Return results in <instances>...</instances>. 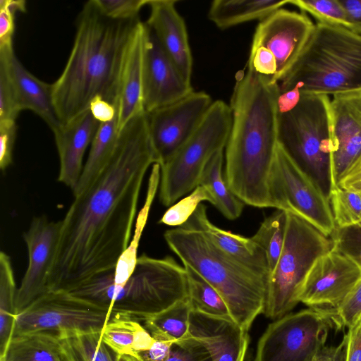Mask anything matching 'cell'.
I'll return each mask as SVG.
<instances>
[{
  "instance_id": "22",
  "label": "cell",
  "mask_w": 361,
  "mask_h": 361,
  "mask_svg": "<svg viewBox=\"0 0 361 361\" xmlns=\"http://www.w3.org/2000/svg\"><path fill=\"white\" fill-rule=\"evenodd\" d=\"M181 228L202 233L226 255L257 274L268 279L269 271L264 250L252 239L224 231L208 219L207 208L199 204Z\"/></svg>"
},
{
  "instance_id": "24",
  "label": "cell",
  "mask_w": 361,
  "mask_h": 361,
  "mask_svg": "<svg viewBox=\"0 0 361 361\" xmlns=\"http://www.w3.org/2000/svg\"><path fill=\"white\" fill-rule=\"evenodd\" d=\"M146 25L140 20L129 41L120 78L117 123L120 131L137 114L145 111L142 104V59Z\"/></svg>"
},
{
  "instance_id": "21",
  "label": "cell",
  "mask_w": 361,
  "mask_h": 361,
  "mask_svg": "<svg viewBox=\"0 0 361 361\" xmlns=\"http://www.w3.org/2000/svg\"><path fill=\"white\" fill-rule=\"evenodd\" d=\"M0 67L11 81L20 111H33L54 130L61 123L54 106L51 85L30 73L16 56L13 47L0 48Z\"/></svg>"
},
{
  "instance_id": "36",
  "label": "cell",
  "mask_w": 361,
  "mask_h": 361,
  "mask_svg": "<svg viewBox=\"0 0 361 361\" xmlns=\"http://www.w3.org/2000/svg\"><path fill=\"white\" fill-rule=\"evenodd\" d=\"M288 4L310 14L317 23L350 30L346 13L340 0H289Z\"/></svg>"
},
{
  "instance_id": "8",
  "label": "cell",
  "mask_w": 361,
  "mask_h": 361,
  "mask_svg": "<svg viewBox=\"0 0 361 361\" xmlns=\"http://www.w3.org/2000/svg\"><path fill=\"white\" fill-rule=\"evenodd\" d=\"M331 237L312 224L286 212L283 247L267 283L264 313L279 319L300 302L305 280L315 261L333 248Z\"/></svg>"
},
{
  "instance_id": "35",
  "label": "cell",
  "mask_w": 361,
  "mask_h": 361,
  "mask_svg": "<svg viewBox=\"0 0 361 361\" xmlns=\"http://www.w3.org/2000/svg\"><path fill=\"white\" fill-rule=\"evenodd\" d=\"M336 228H345L361 222V190L332 189L329 195Z\"/></svg>"
},
{
  "instance_id": "47",
  "label": "cell",
  "mask_w": 361,
  "mask_h": 361,
  "mask_svg": "<svg viewBox=\"0 0 361 361\" xmlns=\"http://www.w3.org/2000/svg\"><path fill=\"white\" fill-rule=\"evenodd\" d=\"M152 347L138 355L140 361H167L173 342L162 338H154Z\"/></svg>"
},
{
  "instance_id": "1",
  "label": "cell",
  "mask_w": 361,
  "mask_h": 361,
  "mask_svg": "<svg viewBox=\"0 0 361 361\" xmlns=\"http://www.w3.org/2000/svg\"><path fill=\"white\" fill-rule=\"evenodd\" d=\"M154 164L157 159L142 111L119 131L109 161L93 184L74 197L61 220L48 291L71 292L115 269L130 244L142 182Z\"/></svg>"
},
{
  "instance_id": "46",
  "label": "cell",
  "mask_w": 361,
  "mask_h": 361,
  "mask_svg": "<svg viewBox=\"0 0 361 361\" xmlns=\"http://www.w3.org/2000/svg\"><path fill=\"white\" fill-rule=\"evenodd\" d=\"M16 133V121H0V168L2 171H6L12 164Z\"/></svg>"
},
{
  "instance_id": "52",
  "label": "cell",
  "mask_w": 361,
  "mask_h": 361,
  "mask_svg": "<svg viewBox=\"0 0 361 361\" xmlns=\"http://www.w3.org/2000/svg\"><path fill=\"white\" fill-rule=\"evenodd\" d=\"M342 188L361 190V155L339 182Z\"/></svg>"
},
{
  "instance_id": "30",
  "label": "cell",
  "mask_w": 361,
  "mask_h": 361,
  "mask_svg": "<svg viewBox=\"0 0 361 361\" xmlns=\"http://www.w3.org/2000/svg\"><path fill=\"white\" fill-rule=\"evenodd\" d=\"M161 168L159 164H154L148 181L147 192L143 207L140 210L135 225L133 239L125 252L118 259L114 269V285L123 286L131 276L137 263V250L142 232L146 224L149 209L155 197L160 182Z\"/></svg>"
},
{
  "instance_id": "25",
  "label": "cell",
  "mask_w": 361,
  "mask_h": 361,
  "mask_svg": "<svg viewBox=\"0 0 361 361\" xmlns=\"http://www.w3.org/2000/svg\"><path fill=\"white\" fill-rule=\"evenodd\" d=\"M0 361H77L65 338L51 332L13 335Z\"/></svg>"
},
{
  "instance_id": "49",
  "label": "cell",
  "mask_w": 361,
  "mask_h": 361,
  "mask_svg": "<svg viewBox=\"0 0 361 361\" xmlns=\"http://www.w3.org/2000/svg\"><path fill=\"white\" fill-rule=\"evenodd\" d=\"M346 361H361V319L348 329Z\"/></svg>"
},
{
  "instance_id": "2",
  "label": "cell",
  "mask_w": 361,
  "mask_h": 361,
  "mask_svg": "<svg viewBox=\"0 0 361 361\" xmlns=\"http://www.w3.org/2000/svg\"><path fill=\"white\" fill-rule=\"evenodd\" d=\"M279 83L247 68L231 98L232 123L225 147V180L244 204L271 207L269 180L279 145Z\"/></svg>"
},
{
  "instance_id": "31",
  "label": "cell",
  "mask_w": 361,
  "mask_h": 361,
  "mask_svg": "<svg viewBox=\"0 0 361 361\" xmlns=\"http://www.w3.org/2000/svg\"><path fill=\"white\" fill-rule=\"evenodd\" d=\"M16 287L11 259L1 251L0 253V359L7 349L13 336L16 318Z\"/></svg>"
},
{
  "instance_id": "20",
  "label": "cell",
  "mask_w": 361,
  "mask_h": 361,
  "mask_svg": "<svg viewBox=\"0 0 361 361\" xmlns=\"http://www.w3.org/2000/svg\"><path fill=\"white\" fill-rule=\"evenodd\" d=\"M99 123L90 109L53 130L59 157L58 180L73 190L83 169V158Z\"/></svg>"
},
{
  "instance_id": "27",
  "label": "cell",
  "mask_w": 361,
  "mask_h": 361,
  "mask_svg": "<svg viewBox=\"0 0 361 361\" xmlns=\"http://www.w3.org/2000/svg\"><path fill=\"white\" fill-rule=\"evenodd\" d=\"M288 2L289 0H215L211 3L208 18L216 27L225 30L252 20L261 21Z\"/></svg>"
},
{
  "instance_id": "14",
  "label": "cell",
  "mask_w": 361,
  "mask_h": 361,
  "mask_svg": "<svg viewBox=\"0 0 361 361\" xmlns=\"http://www.w3.org/2000/svg\"><path fill=\"white\" fill-rule=\"evenodd\" d=\"M361 279V267L332 248L319 257L310 270L300 302L330 315L347 298Z\"/></svg>"
},
{
  "instance_id": "17",
  "label": "cell",
  "mask_w": 361,
  "mask_h": 361,
  "mask_svg": "<svg viewBox=\"0 0 361 361\" xmlns=\"http://www.w3.org/2000/svg\"><path fill=\"white\" fill-rule=\"evenodd\" d=\"M330 115L331 190L361 155V90L331 96Z\"/></svg>"
},
{
  "instance_id": "37",
  "label": "cell",
  "mask_w": 361,
  "mask_h": 361,
  "mask_svg": "<svg viewBox=\"0 0 361 361\" xmlns=\"http://www.w3.org/2000/svg\"><path fill=\"white\" fill-rule=\"evenodd\" d=\"M101 332L82 334L65 338L77 361H117V355L102 341Z\"/></svg>"
},
{
  "instance_id": "23",
  "label": "cell",
  "mask_w": 361,
  "mask_h": 361,
  "mask_svg": "<svg viewBox=\"0 0 361 361\" xmlns=\"http://www.w3.org/2000/svg\"><path fill=\"white\" fill-rule=\"evenodd\" d=\"M189 333L208 346L213 361H244L248 345L247 331L234 320L192 311Z\"/></svg>"
},
{
  "instance_id": "3",
  "label": "cell",
  "mask_w": 361,
  "mask_h": 361,
  "mask_svg": "<svg viewBox=\"0 0 361 361\" xmlns=\"http://www.w3.org/2000/svg\"><path fill=\"white\" fill-rule=\"evenodd\" d=\"M139 21L110 19L100 12L94 0L85 3L78 18L68 59L51 84L54 106L61 123L89 109L96 97L117 109L122 66Z\"/></svg>"
},
{
  "instance_id": "6",
  "label": "cell",
  "mask_w": 361,
  "mask_h": 361,
  "mask_svg": "<svg viewBox=\"0 0 361 361\" xmlns=\"http://www.w3.org/2000/svg\"><path fill=\"white\" fill-rule=\"evenodd\" d=\"M279 87L281 93L330 97L361 90V35L316 23L302 53Z\"/></svg>"
},
{
  "instance_id": "34",
  "label": "cell",
  "mask_w": 361,
  "mask_h": 361,
  "mask_svg": "<svg viewBox=\"0 0 361 361\" xmlns=\"http://www.w3.org/2000/svg\"><path fill=\"white\" fill-rule=\"evenodd\" d=\"M286 212L276 209L266 217L252 239L264 250L269 274L281 254L286 236Z\"/></svg>"
},
{
  "instance_id": "7",
  "label": "cell",
  "mask_w": 361,
  "mask_h": 361,
  "mask_svg": "<svg viewBox=\"0 0 361 361\" xmlns=\"http://www.w3.org/2000/svg\"><path fill=\"white\" fill-rule=\"evenodd\" d=\"M331 97L300 94L295 106L279 114V145L329 197L331 189Z\"/></svg>"
},
{
  "instance_id": "39",
  "label": "cell",
  "mask_w": 361,
  "mask_h": 361,
  "mask_svg": "<svg viewBox=\"0 0 361 361\" xmlns=\"http://www.w3.org/2000/svg\"><path fill=\"white\" fill-rule=\"evenodd\" d=\"M167 361H213V358L204 341L189 333L173 343Z\"/></svg>"
},
{
  "instance_id": "32",
  "label": "cell",
  "mask_w": 361,
  "mask_h": 361,
  "mask_svg": "<svg viewBox=\"0 0 361 361\" xmlns=\"http://www.w3.org/2000/svg\"><path fill=\"white\" fill-rule=\"evenodd\" d=\"M192 309L188 300L179 302L158 314L143 317L144 326L154 338H162L173 343L189 334Z\"/></svg>"
},
{
  "instance_id": "44",
  "label": "cell",
  "mask_w": 361,
  "mask_h": 361,
  "mask_svg": "<svg viewBox=\"0 0 361 361\" xmlns=\"http://www.w3.org/2000/svg\"><path fill=\"white\" fill-rule=\"evenodd\" d=\"M20 111L11 81L0 67V121H16Z\"/></svg>"
},
{
  "instance_id": "9",
  "label": "cell",
  "mask_w": 361,
  "mask_h": 361,
  "mask_svg": "<svg viewBox=\"0 0 361 361\" xmlns=\"http://www.w3.org/2000/svg\"><path fill=\"white\" fill-rule=\"evenodd\" d=\"M231 123L229 104L214 101L195 132L160 166L159 199L164 206L171 205L198 185L208 161L225 149Z\"/></svg>"
},
{
  "instance_id": "51",
  "label": "cell",
  "mask_w": 361,
  "mask_h": 361,
  "mask_svg": "<svg viewBox=\"0 0 361 361\" xmlns=\"http://www.w3.org/2000/svg\"><path fill=\"white\" fill-rule=\"evenodd\" d=\"M345 11L350 30L361 35V0H340Z\"/></svg>"
},
{
  "instance_id": "18",
  "label": "cell",
  "mask_w": 361,
  "mask_h": 361,
  "mask_svg": "<svg viewBox=\"0 0 361 361\" xmlns=\"http://www.w3.org/2000/svg\"><path fill=\"white\" fill-rule=\"evenodd\" d=\"M146 25V23H145ZM193 91L146 25L142 59V104L146 113L171 104Z\"/></svg>"
},
{
  "instance_id": "12",
  "label": "cell",
  "mask_w": 361,
  "mask_h": 361,
  "mask_svg": "<svg viewBox=\"0 0 361 361\" xmlns=\"http://www.w3.org/2000/svg\"><path fill=\"white\" fill-rule=\"evenodd\" d=\"M331 318L309 307L277 319L259 340L255 361H312L325 345Z\"/></svg>"
},
{
  "instance_id": "43",
  "label": "cell",
  "mask_w": 361,
  "mask_h": 361,
  "mask_svg": "<svg viewBox=\"0 0 361 361\" xmlns=\"http://www.w3.org/2000/svg\"><path fill=\"white\" fill-rule=\"evenodd\" d=\"M26 11V1L23 0L0 1V48L13 47L16 12Z\"/></svg>"
},
{
  "instance_id": "48",
  "label": "cell",
  "mask_w": 361,
  "mask_h": 361,
  "mask_svg": "<svg viewBox=\"0 0 361 361\" xmlns=\"http://www.w3.org/2000/svg\"><path fill=\"white\" fill-rule=\"evenodd\" d=\"M89 109L99 123L111 121L117 116L116 106L101 97L94 98L91 102Z\"/></svg>"
},
{
  "instance_id": "28",
  "label": "cell",
  "mask_w": 361,
  "mask_h": 361,
  "mask_svg": "<svg viewBox=\"0 0 361 361\" xmlns=\"http://www.w3.org/2000/svg\"><path fill=\"white\" fill-rule=\"evenodd\" d=\"M118 133L117 116L111 121L99 123L82 174L73 190L74 197L90 187L104 170L114 151Z\"/></svg>"
},
{
  "instance_id": "45",
  "label": "cell",
  "mask_w": 361,
  "mask_h": 361,
  "mask_svg": "<svg viewBox=\"0 0 361 361\" xmlns=\"http://www.w3.org/2000/svg\"><path fill=\"white\" fill-rule=\"evenodd\" d=\"M247 68L276 82L275 58L271 51L263 47H251Z\"/></svg>"
},
{
  "instance_id": "26",
  "label": "cell",
  "mask_w": 361,
  "mask_h": 361,
  "mask_svg": "<svg viewBox=\"0 0 361 361\" xmlns=\"http://www.w3.org/2000/svg\"><path fill=\"white\" fill-rule=\"evenodd\" d=\"M101 336L116 355H130L137 359L139 354L149 350L155 341L139 320L121 313L111 314Z\"/></svg>"
},
{
  "instance_id": "4",
  "label": "cell",
  "mask_w": 361,
  "mask_h": 361,
  "mask_svg": "<svg viewBox=\"0 0 361 361\" xmlns=\"http://www.w3.org/2000/svg\"><path fill=\"white\" fill-rule=\"evenodd\" d=\"M114 276V270L97 275L71 293L109 308L111 314L137 320L188 298L186 269L169 256L138 257L131 276L121 287L113 285Z\"/></svg>"
},
{
  "instance_id": "50",
  "label": "cell",
  "mask_w": 361,
  "mask_h": 361,
  "mask_svg": "<svg viewBox=\"0 0 361 361\" xmlns=\"http://www.w3.org/2000/svg\"><path fill=\"white\" fill-rule=\"evenodd\" d=\"M347 338L345 335L338 345H324L312 361H346Z\"/></svg>"
},
{
  "instance_id": "42",
  "label": "cell",
  "mask_w": 361,
  "mask_h": 361,
  "mask_svg": "<svg viewBox=\"0 0 361 361\" xmlns=\"http://www.w3.org/2000/svg\"><path fill=\"white\" fill-rule=\"evenodd\" d=\"M331 317L333 321L348 329L361 319V279Z\"/></svg>"
},
{
  "instance_id": "15",
  "label": "cell",
  "mask_w": 361,
  "mask_h": 361,
  "mask_svg": "<svg viewBox=\"0 0 361 361\" xmlns=\"http://www.w3.org/2000/svg\"><path fill=\"white\" fill-rule=\"evenodd\" d=\"M314 25L306 13L283 8L259 21L251 47H263L274 55L276 63V82L283 79L298 61Z\"/></svg>"
},
{
  "instance_id": "11",
  "label": "cell",
  "mask_w": 361,
  "mask_h": 361,
  "mask_svg": "<svg viewBox=\"0 0 361 361\" xmlns=\"http://www.w3.org/2000/svg\"><path fill=\"white\" fill-rule=\"evenodd\" d=\"M271 207L305 220L327 236L336 229L329 197L278 145L269 180Z\"/></svg>"
},
{
  "instance_id": "29",
  "label": "cell",
  "mask_w": 361,
  "mask_h": 361,
  "mask_svg": "<svg viewBox=\"0 0 361 361\" xmlns=\"http://www.w3.org/2000/svg\"><path fill=\"white\" fill-rule=\"evenodd\" d=\"M224 149L218 151L207 164L198 185L207 187L214 199V206L228 219L240 215L244 203L231 190L223 176Z\"/></svg>"
},
{
  "instance_id": "53",
  "label": "cell",
  "mask_w": 361,
  "mask_h": 361,
  "mask_svg": "<svg viewBox=\"0 0 361 361\" xmlns=\"http://www.w3.org/2000/svg\"><path fill=\"white\" fill-rule=\"evenodd\" d=\"M117 361H140L137 358L130 355H117Z\"/></svg>"
},
{
  "instance_id": "41",
  "label": "cell",
  "mask_w": 361,
  "mask_h": 361,
  "mask_svg": "<svg viewBox=\"0 0 361 361\" xmlns=\"http://www.w3.org/2000/svg\"><path fill=\"white\" fill-rule=\"evenodd\" d=\"M330 237L334 249L346 255L361 267V222L345 228H336Z\"/></svg>"
},
{
  "instance_id": "38",
  "label": "cell",
  "mask_w": 361,
  "mask_h": 361,
  "mask_svg": "<svg viewBox=\"0 0 361 361\" xmlns=\"http://www.w3.org/2000/svg\"><path fill=\"white\" fill-rule=\"evenodd\" d=\"M202 201H207L213 205L214 204V199L209 190L198 185L189 195L170 207L159 223L180 226L190 218Z\"/></svg>"
},
{
  "instance_id": "5",
  "label": "cell",
  "mask_w": 361,
  "mask_h": 361,
  "mask_svg": "<svg viewBox=\"0 0 361 361\" xmlns=\"http://www.w3.org/2000/svg\"><path fill=\"white\" fill-rule=\"evenodd\" d=\"M164 236L183 265L220 293L233 319L247 331L255 319L264 312L267 279L226 255L200 231L178 227L167 230Z\"/></svg>"
},
{
  "instance_id": "13",
  "label": "cell",
  "mask_w": 361,
  "mask_h": 361,
  "mask_svg": "<svg viewBox=\"0 0 361 361\" xmlns=\"http://www.w3.org/2000/svg\"><path fill=\"white\" fill-rule=\"evenodd\" d=\"M213 103L209 94L193 90L184 97L147 113L157 164L166 162L199 126Z\"/></svg>"
},
{
  "instance_id": "16",
  "label": "cell",
  "mask_w": 361,
  "mask_h": 361,
  "mask_svg": "<svg viewBox=\"0 0 361 361\" xmlns=\"http://www.w3.org/2000/svg\"><path fill=\"white\" fill-rule=\"evenodd\" d=\"M62 222L46 216H35L23 236L28 252V266L18 288L16 314L48 291L49 276L55 259Z\"/></svg>"
},
{
  "instance_id": "40",
  "label": "cell",
  "mask_w": 361,
  "mask_h": 361,
  "mask_svg": "<svg viewBox=\"0 0 361 361\" xmlns=\"http://www.w3.org/2000/svg\"><path fill=\"white\" fill-rule=\"evenodd\" d=\"M100 12L115 20L139 19L140 11L149 0H94Z\"/></svg>"
},
{
  "instance_id": "19",
  "label": "cell",
  "mask_w": 361,
  "mask_h": 361,
  "mask_svg": "<svg viewBox=\"0 0 361 361\" xmlns=\"http://www.w3.org/2000/svg\"><path fill=\"white\" fill-rule=\"evenodd\" d=\"M177 1L149 0L145 23L183 78L191 82L192 57L187 27L176 8Z\"/></svg>"
},
{
  "instance_id": "33",
  "label": "cell",
  "mask_w": 361,
  "mask_h": 361,
  "mask_svg": "<svg viewBox=\"0 0 361 361\" xmlns=\"http://www.w3.org/2000/svg\"><path fill=\"white\" fill-rule=\"evenodd\" d=\"M184 267L188 274V301L192 310L209 316L233 319L220 293L196 271Z\"/></svg>"
},
{
  "instance_id": "10",
  "label": "cell",
  "mask_w": 361,
  "mask_h": 361,
  "mask_svg": "<svg viewBox=\"0 0 361 361\" xmlns=\"http://www.w3.org/2000/svg\"><path fill=\"white\" fill-rule=\"evenodd\" d=\"M111 316L109 308L65 290H51L17 313L13 335L51 332L63 338L101 332Z\"/></svg>"
}]
</instances>
